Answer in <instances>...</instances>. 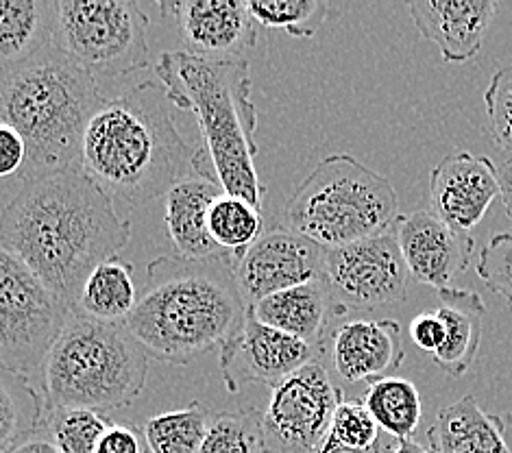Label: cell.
<instances>
[{"mask_svg":"<svg viewBox=\"0 0 512 453\" xmlns=\"http://www.w3.org/2000/svg\"><path fill=\"white\" fill-rule=\"evenodd\" d=\"M397 443H399V440H395L393 436L382 434L380 440H377V443L373 447H369V449H351V447L340 445L338 440H334L332 436H327L325 443L321 445V449L316 451V453H393Z\"/></svg>","mask_w":512,"mask_h":453,"instance_id":"cell-38","label":"cell"},{"mask_svg":"<svg viewBox=\"0 0 512 453\" xmlns=\"http://www.w3.org/2000/svg\"><path fill=\"white\" fill-rule=\"evenodd\" d=\"M221 194L223 188L216 181L199 175L181 179L168 190L164 220L179 257L207 260V257L225 255L207 231V214Z\"/></svg>","mask_w":512,"mask_h":453,"instance_id":"cell-20","label":"cell"},{"mask_svg":"<svg viewBox=\"0 0 512 453\" xmlns=\"http://www.w3.org/2000/svg\"><path fill=\"white\" fill-rule=\"evenodd\" d=\"M138 295L131 266L114 257L96 266L85 279L75 312L103 323H125L136 310Z\"/></svg>","mask_w":512,"mask_h":453,"instance_id":"cell-24","label":"cell"},{"mask_svg":"<svg viewBox=\"0 0 512 453\" xmlns=\"http://www.w3.org/2000/svg\"><path fill=\"white\" fill-rule=\"evenodd\" d=\"M129 238L131 220L81 166L24 183L0 214V244L72 310L88 275Z\"/></svg>","mask_w":512,"mask_h":453,"instance_id":"cell-1","label":"cell"},{"mask_svg":"<svg viewBox=\"0 0 512 453\" xmlns=\"http://www.w3.org/2000/svg\"><path fill=\"white\" fill-rule=\"evenodd\" d=\"M410 338L414 340V345L428 351L430 355L443 347L445 325L441 321V316L436 314V310H425L412 318Z\"/></svg>","mask_w":512,"mask_h":453,"instance_id":"cell-36","label":"cell"},{"mask_svg":"<svg viewBox=\"0 0 512 453\" xmlns=\"http://www.w3.org/2000/svg\"><path fill=\"white\" fill-rule=\"evenodd\" d=\"M46 401L27 375L0 366V453H9L44 423Z\"/></svg>","mask_w":512,"mask_h":453,"instance_id":"cell-25","label":"cell"},{"mask_svg":"<svg viewBox=\"0 0 512 453\" xmlns=\"http://www.w3.org/2000/svg\"><path fill=\"white\" fill-rule=\"evenodd\" d=\"M249 314L262 325L295 336L321 351L332 329L347 318L334 303L321 277L253 303Z\"/></svg>","mask_w":512,"mask_h":453,"instance_id":"cell-19","label":"cell"},{"mask_svg":"<svg viewBox=\"0 0 512 453\" xmlns=\"http://www.w3.org/2000/svg\"><path fill=\"white\" fill-rule=\"evenodd\" d=\"M155 72L168 101L197 118L205 142L203 151L218 186L262 210L266 188L255 168L258 109L251 101L249 61L166 51Z\"/></svg>","mask_w":512,"mask_h":453,"instance_id":"cell-5","label":"cell"},{"mask_svg":"<svg viewBox=\"0 0 512 453\" xmlns=\"http://www.w3.org/2000/svg\"><path fill=\"white\" fill-rule=\"evenodd\" d=\"M504 416L480 408L473 395L438 410L428 430L430 453H512Z\"/></svg>","mask_w":512,"mask_h":453,"instance_id":"cell-21","label":"cell"},{"mask_svg":"<svg viewBox=\"0 0 512 453\" xmlns=\"http://www.w3.org/2000/svg\"><path fill=\"white\" fill-rule=\"evenodd\" d=\"M201 453H262V412H221L210 419Z\"/></svg>","mask_w":512,"mask_h":453,"instance_id":"cell-31","label":"cell"},{"mask_svg":"<svg viewBox=\"0 0 512 453\" xmlns=\"http://www.w3.org/2000/svg\"><path fill=\"white\" fill-rule=\"evenodd\" d=\"M103 101L96 79L55 42L0 72V122L27 146L18 177L29 183L79 168L85 129Z\"/></svg>","mask_w":512,"mask_h":453,"instance_id":"cell-4","label":"cell"},{"mask_svg":"<svg viewBox=\"0 0 512 453\" xmlns=\"http://www.w3.org/2000/svg\"><path fill=\"white\" fill-rule=\"evenodd\" d=\"M210 412L199 401L181 410L155 414L142 425L149 453H201Z\"/></svg>","mask_w":512,"mask_h":453,"instance_id":"cell-28","label":"cell"},{"mask_svg":"<svg viewBox=\"0 0 512 453\" xmlns=\"http://www.w3.org/2000/svg\"><path fill=\"white\" fill-rule=\"evenodd\" d=\"M151 358L125 323H103L72 310L40 369L51 408L96 412L131 406L144 390Z\"/></svg>","mask_w":512,"mask_h":453,"instance_id":"cell-6","label":"cell"},{"mask_svg":"<svg viewBox=\"0 0 512 453\" xmlns=\"http://www.w3.org/2000/svg\"><path fill=\"white\" fill-rule=\"evenodd\" d=\"M436 297L434 310L445 325V342L432 353V360L443 373L462 377L478 358L486 305L478 292L460 288L438 290Z\"/></svg>","mask_w":512,"mask_h":453,"instance_id":"cell-22","label":"cell"},{"mask_svg":"<svg viewBox=\"0 0 512 453\" xmlns=\"http://www.w3.org/2000/svg\"><path fill=\"white\" fill-rule=\"evenodd\" d=\"M414 27L441 48L449 64H462L480 53L484 35L495 18L493 0H412Z\"/></svg>","mask_w":512,"mask_h":453,"instance_id":"cell-18","label":"cell"},{"mask_svg":"<svg viewBox=\"0 0 512 453\" xmlns=\"http://www.w3.org/2000/svg\"><path fill=\"white\" fill-rule=\"evenodd\" d=\"M149 16L133 0H55V44L94 79L149 64Z\"/></svg>","mask_w":512,"mask_h":453,"instance_id":"cell-8","label":"cell"},{"mask_svg":"<svg viewBox=\"0 0 512 453\" xmlns=\"http://www.w3.org/2000/svg\"><path fill=\"white\" fill-rule=\"evenodd\" d=\"M72 308L0 244V366L40 373Z\"/></svg>","mask_w":512,"mask_h":453,"instance_id":"cell-9","label":"cell"},{"mask_svg":"<svg viewBox=\"0 0 512 453\" xmlns=\"http://www.w3.org/2000/svg\"><path fill=\"white\" fill-rule=\"evenodd\" d=\"M160 11L175 18L188 53L197 57L247 61L258 44V22L242 0H170Z\"/></svg>","mask_w":512,"mask_h":453,"instance_id":"cell-14","label":"cell"},{"mask_svg":"<svg viewBox=\"0 0 512 453\" xmlns=\"http://www.w3.org/2000/svg\"><path fill=\"white\" fill-rule=\"evenodd\" d=\"M321 279L347 316L404 303L408 268L393 227L375 238L325 249Z\"/></svg>","mask_w":512,"mask_h":453,"instance_id":"cell-11","label":"cell"},{"mask_svg":"<svg viewBox=\"0 0 512 453\" xmlns=\"http://www.w3.org/2000/svg\"><path fill=\"white\" fill-rule=\"evenodd\" d=\"M24 159H27V146L16 129L0 122V179L18 175Z\"/></svg>","mask_w":512,"mask_h":453,"instance_id":"cell-37","label":"cell"},{"mask_svg":"<svg viewBox=\"0 0 512 453\" xmlns=\"http://www.w3.org/2000/svg\"><path fill=\"white\" fill-rule=\"evenodd\" d=\"M497 197V168L486 155L451 153L430 173L428 210L462 234L480 225Z\"/></svg>","mask_w":512,"mask_h":453,"instance_id":"cell-15","label":"cell"},{"mask_svg":"<svg viewBox=\"0 0 512 453\" xmlns=\"http://www.w3.org/2000/svg\"><path fill=\"white\" fill-rule=\"evenodd\" d=\"M323 253V247L290 227L264 231L234 264L240 292L249 308L277 292L319 279L323 275Z\"/></svg>","mask_w":512,"mask_h":453,"instance_id":"cell-12","label":"cell"},{"mask_svg":"<svg viewBox=\"0 0 512 453\" xmlns=\"http://www.w3.org/2000/svg\"><path fill=\"white\" fill-rule=\"evenodd\" d=\"M329 436L340 445L351 449H369L380 440V425L375 423L373 414L364 406L362 399L340 401L332 419Z\"/></svg>","mask_w":512,"mask_h":453,"instance_id":"cell-32","label":"cell"},{"mask_svg":"<svg viewBox=\"0 0 512 453\" xmlns=\"http://www.w3.org/2000/svg\"><path fill=\"white\" fill-rule=\"evenodd\" d=\"M397 218L393 183L349 153L321 159L286 203L288 227L323 249L380 236Z\"/></svg>","mask_w":512,"mask_h":453,"instance_id":"cell-7","label":"cell"},{"mask_svg":"<svg viewBox=\"0 0 512 453\" xmlns=\"http://www.w3.org/2000/svg\"><path fill=\"white\" fill-rule=\"evenodd\" d=\"M251 18L266 29H284L292 38H314L329 14L325 0H247Z\"/></svg>","mask_w":512,"mask_h":453,"instance_id":"cell-29","label":"cell"},{"mask_svg":"<svg viewBox=\"0 0 512 453\" xmlns=\"http://www.w3.org/2000/svg\"><path fill=\"white\" fill-rule=\"evenodd\" d=\"M55 42V0H0V72Z\"/></svg>","mask_w":512,"mask_h":453,"instance_id":"cell-23","label":"cell"},{"mask_svg":"<svg viewBox=\"0 0 512 453\" xmlns=\"http://www.w3.org/2000/svg\"><path fill=\"white\" fill-rule=\"evenodd\" d=\"M207 231L216 247L236 264L251 244L264 234V220L258 207L223 192L207 214Z\"/></svg>","mask_w":512,"mask_h":453,"instance_id":"cell-27","label":"cell"},{"mask_svg":"<svg viewBox=\"0 0 512 453\" xmlns=\"http://www.w3.org/2000/svg\"><path fill=\"white\" fill-rule=\"evenodd\" d=\"M497 177H499V199H502L504 210L512 223V157L497 168Z\"/></svg>","mask_w":512,"mask_h":453,"instance_id":"cell-40","label":"cell"},{"mask_svg":"<svg viewBox=\"0 0 512 453\" xmlns=\"http://www.w3.org/2000/svg\"><path fill=\"white\" fill-rule=\"evenodd\" d=\"M316 360H323L321 349L262 325L251 314L240 334L218 353L225 386L234 395L247 384H266L273 388Z\"/></svg>","mask_w":512,"mask_h":453,"instance_id":"cell-13","label":"cell"},{"mask_svg":"<svg viewBox=\"0 0 512 453\" xmlns=\"http://www.w3.org/2000/svg\"><path fill=\"white\" fill-rule=\"evenodd\" d=\"M9 453H62L57 449V445L53 443V438L48 436V432L44 430V425L40 427L38 432L31 434L29 438H24L20 445H16Z\"/></svg>","mask_w":512,"mask_h":453,"instance_id":"cell-39","label":"cell"},{"mask_svg":"<svg viewBox=\"0 0 512 453\" xmlns=\"http://www.w3.org/2000/svg\"><path fill=\"white\" fill-rule=\"evenodd\" d=\"M247 316L231 257L164 255L146 266V284L125 327L149 358L188 364L212 349L221 351Z\"/></svg>","mask_w":512,"mask_h":453,"instance_id":"cell-3","label":"cell"},{"mask_svg":"<svg viewBox=\"0 0 512 453\" xmlns=\"http://www.w3.org/2000/svg\"><path fill=\"white\" fill-rule=\"evenodd\" d=\"M384 434L395 440H410L421 421V395L417 386L404 377H384L369 384L362 397Z\"/></svg>","mask_w":512,"mask_h":453,"instance_id":"cell-26","label":"cell"},{"mask_svg":"<svg viewBox=\"0 0 512 453\" xmlns=\"http://www.w3.org/2000/svg\"><path fill=\"white\" fill-rule=\"evenodd\" d=\"M393 453H430L425 451V447H421L419 443H414V440H399L397 447L393 449Z\"/></svg>","mask_w":512,"mask_h":453,"instance_id":"cell-41","label":"cell"},{"mask_svg":"<svg viewBox=\"0 0 512 453\" xmlns=\"http://www.w3.org/2000/svg\"><path fill=\"white\" fill-rule=\"evenodd\" d=\"M484 105L495 144L512 153V64L493 72Z\"/></svg>","mask_w":512,"mask_h":453,"instance_id":"cell-34","label":"cell"},{"mask_svg":"<svg viewBox=\"0 0 512 453\" xmlns=\"http://www.w3.org/2000/svg\"><path fill=\"white\" fill-rule=\"evenodd\" d=\"M393 231L408 273L419 284L432 286L436 292L454 288L456 277L467 271L475 240L451 229L430 210L399 216Z\"/></svg>","mask_w":512,"mask_h":453,"instance_id":"cell-16","label":"cell"},{"mask_svg":"<svg viewBox=\"0 0 512 453\" xmlns=\"http://www.w3.org/2000/svg\"><path fill=\"white\" fill-rule=\"evenodd\" d=\"M343 399L323 360L292 373L271 388L262 412V453H316Z\"/></svg>","mask_w":512,"mask_h":453,"instance_id":"cell-10","label":"cell"},{"mask_svg":"<svg viewBox=\"0 0 512 453\" xmlns=\"http://www.w3.org/2000/svg\"><path fill=\"white\" fill-rule=\"evenodd\" d=\"M325 353L345 384H373L393 377L406 360L401 325L390 318H343L329 334Z\"/></svg>","mask_w":512,"mask_h":453,"instance_id":"cell-17","label":"cell"},{"mask_svg":"<svg viewBox=\"0 0 512 453\" xmlns=\"http://www.w3.org/2000/svg\"><path fill=\"white\" fill-rule=\"evenodd\" d=\"M109 423L105 412L46 406L42 425L62 453H96Z\"/></svg>","mask_w":512,"mask_h":453,"instance_id":"cell-30","label":"cell"},{"mask_svg":"<svg viewBox=\"0 0 512 453\" xmlns=\"http://www.w3.org/2000/svg\"><path fill=\"white\" fill-rule=\"evenodd\" d=\"M96 453H149V447L138 425L112 421L96 445Z\"/></svg>","mask_w":512,"mask_h":453,"instance_id":"cell-35","label":"cell"},{"mask_svg":"<svg viewBox=\"0 0 512 453\" xmlns=\"http://www.w3.org/2000/svg\"><path fill=\"white\" fill-rule=\"evenodd\" d=\"M170 105L162 85L144 81L90 118L81 168L112 201L146 205L192 175L216 181L207 153L184 140Z\"/></svg>","mask_w":512,"mask_h":453,"instance_id":"cell-2","label":"cell"},{"mask_svg":"<svg viewBox=\"0 0 512 453\" xmlns=\"http://www.w3.org/2000/svg\"><path fill=\"white\" fill-rule=\"evenodd\" d=\"M478 277L512 308V231L497 234L484 244L478 257Z\"/></svg>","mask_w":512,"mask_h":453,"instance_id":"cell-33","label":"cell"},{"mask_svg":"<svg viewBox=\"0 0 512 453\" xmlns=\"http://www.w3.org/2000/svg\"><path fill=\"white\" fill-rule=\"evenodd\" d=\"M504 423H506L508 430H512V412H508V414L504 416Z\"/></svg>","mask_w":512,"mask_h":453,"instance_id":"cell-42","label":"cell"}]
</instances>
